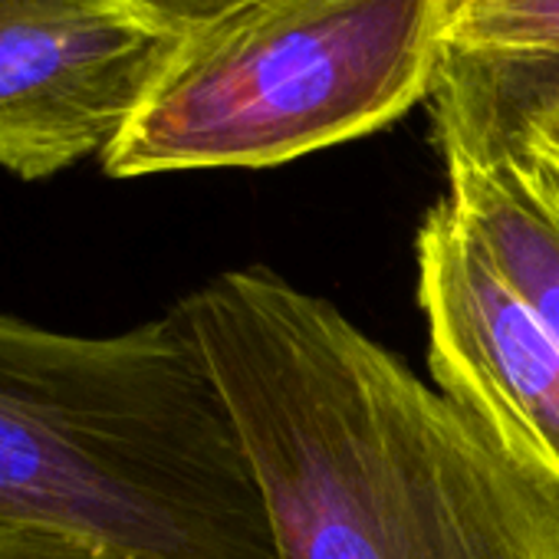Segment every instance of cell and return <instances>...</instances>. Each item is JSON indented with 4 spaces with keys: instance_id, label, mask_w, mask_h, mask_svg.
I'll return each instance as SVG.
<instances>
[{
    "instance_id": "cell-6",
    "label": "cell",
    "mask_w": 559,
    "mask_h": 559,
    "mask_svg": "<svg viewBox=\"0 0 559 559\" xmlns=\"http://www.w3.org/2000/svg\"><path fill=\"white\" fill-rule=\"evenodd\" d=\"M448 201L490 270L559 346V188L510 142L435 116Z\"/></svg>"
},
{
    "instance_id": "cell-1",
    "label": "cell",
    "mask_w": 559,
    "mask_h": 559,
    "mask_svg": "<svg viewBox=\"0 0 559 559\" xmlns=\"http://www.w3.org/2000/svg\"><path fill=\"white\" fill-rule=\"evenodd\" d=\"M280 559H559V503L330 300L266 266L181 297Z\"/></svg>"
},
{
    "instance_id": "cell-10",
    "label": "cell",
    "mask_w": 559,
    "mask_h": 559,
    "mask_svg": "<svg viewBox=\"0 0 559 559\" xmlns=\"http://www.w3.org/2000/svg\"><path fill=\"white\" fill-rule=\"evenodd\" d=\"M490 139H503V142L516 145L559 188V122L536 119V122H523V126L510 129L507 135H490Z\"/></svg>"
},
{
    "instance_id": "cell-4",
    "label": "cell",
    "mask_w": 559,
    "mask_h": 559,
    "mask_svg": "<svg viewBox=\"0 0 559 559\" xmlns=\"http://www.w3.org/2000/svg\"><path fill=\"white\" fill-rule=\"evenodd\" d=\"M178 44L135 0H0V168L44 181L103 158Z\"/></svg>"
},
{
    "instance_id": "cell-9",
    "label": "cell",
    "mask_w": 559,
    "mask_h": 559,
    "mask_svg": "<svg viewBox=\"0 0 559 559\" xmlns=\"http://www.w3.org/2000/svg\"><path fill=\"white\" fill-rule=\"evenodd\" d=\"M135 4L155 17L162 27H168L171 34L185 37L217 17H224L227 11L247 4V0H135Z\"/></svg>"
},
{
    "instance_id": "cell-5",
    "label": "cell",
    "mask_w": 559,
    "mask_h": 559,
    "mask_svg": "<svg viewBox=\"0 0 559 559\" xmlns=\"http://www.w3.org/2000/svg\"><path fill=\"white\" fill-rule=\"evenodd\" d=\"M415 294L435 389L559 503V346L435 201L415 234Z\"/></svg>"
},
{
    "instance_id": "cell-8",
    "label": "cell",
    "mask_w": 559,
    "mask_h": 559,
    "mask_svg": "<svg viewBox=\"0 0 559 559\" xmlns=\"http://www.w3.org/2000/svg\"><path fill=\"white\" fill-rule=\"evenodd\" d=\"M0 559H132L99 536L37 520H0Z\"/></svg>"
},
{
    "instance_id": "cell-2",
    "label": "cell",
    "mask_w": 559,
    "mask_h": 559,
    "mask_svg": "<svg viewBox=\"0 0 559 559\" xmlns=\"http://www.w3.org/2000/svg\"><path fill=\"white\" fill-rule=\"evenodd\" d=\"M0 520L132 559H280L227 412L178 313L73 336L0 313Z\"/></svg>"
},
{
    "instance_id": "cell-3",
    "label": "cell",
    "mask_w": 559,
    "mask_h": 559,
    "mask_svg": "<svg viewBox=\"0 0 559 559\" xmlns=\"http://www.w3.org/2000/svg\"><path fill=\"white\" fill-rule=\"evenodd\" d=\"M454 0H247L181 37L99 158L109 178L273 168L435 96Z\"/></svg>"
},
{
    "instance_id": "cell-7",
    "label": "cell",
    "mask_w": 559,
    "mask_h": 559,
    "mask_svg": "<svg viewBox=\"0 0 559 559\" xmlns=\"http://www.w3.org/2000/svg\"><path fill=\"white\" fill-rule=\"evenodd\" d=\"M448 57H556L559 0H454Z\"/></svg>"
}]
</instances>
